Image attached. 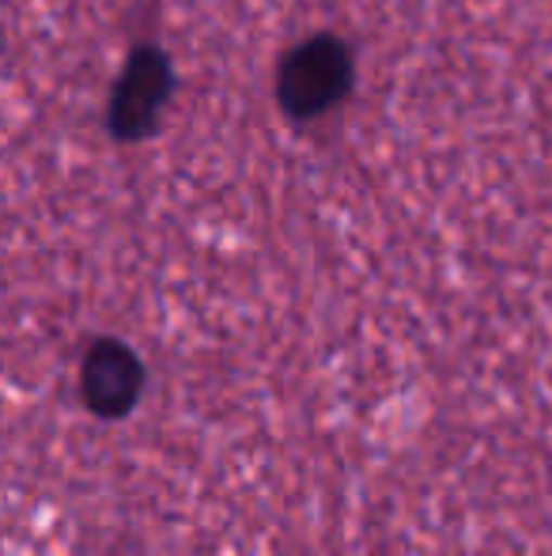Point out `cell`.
<instances>
[{"label": "cell", "mask_w": 552, "mask_h": 556, "mask_svg": "<svg viewBox=\"0 0 552 556\" xmlns=\"http://www.w3.org/2000/svg\"><path fill=\"white\" fill-rule=\"evenodd\" d=\"M170 88V68L155 50H137L129 61L121 88L114 96V132L126 140H137L152 129L155 111L167 99Z\"/></svg>", "instance_id": "cell-3"}, {"label": "cell", "mask_w": 552, "mask_h": 556, "mask_svg": "<svg viewBox=\"0 0 552 556\" xmlns=\"http://www.w3.org/2000/svg\"><path fill=\"white\" fill-rule=\"evenodd\" d=\"M140 390H144V367L126 344H91L80 371V394L91 409L103 413V417H118V413L133 409Z\"/></svg>", "instance_id": "cell-2"}, {"label": "cell", "mask_w": 552, "mask_h": 556, "mask_svg": "<svg viewBox=\"0 0 552 556\" xmlns=\"http://www.w3.org/2000/svg\"><path fill=\"white\" fill-rule=\"evenodd\" d=\"M352 65L337 38H310L280 68V103L295 117H314L348 91Z\"/></svg>", "instance_id": "cell-1"}]
</instances>
